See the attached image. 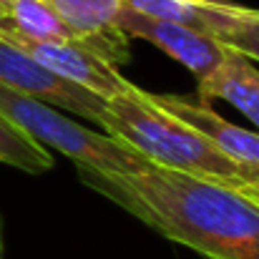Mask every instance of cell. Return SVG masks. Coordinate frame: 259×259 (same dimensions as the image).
Here are the masks:
<instances>
[{
  "mask_svg": "<svg viewBox=\"0 0 259 259\" xmlns=\"http://www.w3.org/2000/svg\"><path fill=\"white\" fill-rule=\"evenodd\" d=\"M76 171L91 189L206 259H259V206L232 189L156 164L136 174Z\"/></svg>",
  "mask_w": 259,
  "mask_h": 259,
  "instance_id": "1",
  "label": "cell"
},
{
  "mask_svg": "<svg viewBox=\"0 0 259 259\" xmlns=\"http://www.w3.org/2000/svg\"><path fill=\"white\" fill-rule=\"evenodd\" d=\"M101 128L156 166L189 174L232 191L259 179V169L222 154L201 131L159 108L146 91L134 83L123 93L106 98Z\"/></svg>",
  "mask_w": 259,
  "mask_h": 259,
  "instance_id": "2",
  "label": "cell"
},
{
  "mask_svg": "<svg viewBox=\"0 0 259 259\" xmlns=\"http://www.w3.org/2000/svg\"><path fill=\"white\" fill-rule=\"evenodd\" d=\"M0 116L35 144L68 156L76 166L108 174H136L151 161L108 134H98L63 116L58 108L0 86Z\"/></svg>",
  "mask_w": 259,
  "mask_h": 259,
  "instance_id": "3",
  "label": "cell"
},
{
  "mask_svg": "<svg viewBox=\"0 0 259 259\" xmlns=\"http://www.w3.org/2000/svg\"><path fill=\"white\" fill-rule=\"evenodd\" d=\"M0 86L38 98L53 108L71 111L98 126L106 116L103 96L53 73L51 68H46L43 63H38L33 56H28L5 38H0Z\"/></svg>",
  "mask_w": 259,
  "mask_h": 259,
  "instance_id": "4",
  "label": "cell"
},
{
  "mask_svg": "<svg viewBox=\"0 0 259 259\" xmlns=\"http://www.w3.org/2000/svg\"><path fill=\"white\" fill-rule=\"evenodd\" d=\"M116 25L128 38H141L146 43H154L159 51H164L174 61H179L184 68H189L196 78H204L206 73H211L232 51L229 43H224L209 33H201L196 28L171 23V20L149 18L131 8H121Z\"/></svg>",
  "mask_w": 259,
  "mask_h": 259,
  "instance_id": "5",
  "label": "cell"
},
{
  "mask_svg": "<svg viewBox=\"0 0 259 259\" xmlns=\"http://www.w3.org/2000/svg\"><path fill=\"white\" fill-rule=\"evenodd\" d=\"M0 38L10 40L13 46H18L20 51H25L28 56H33L38 63H43L46 68H51L53 73L88 88L103 98L118 96L131 86L113 63H108L106 58H101L93 48H88L83 43H63V40H35L28 35H20L15 30H10L8 25L0 23Z\"/></svg>",
  "mask_w": 259,
  "mask_h": 259,
  "instance_id": "6",
  "label": "cell"
},
{
  "mask_svg": "<svg viewBox=\"0 0 259 259\" xmlns=\"http://www.w3.org/2000/svg\"><path fill=\"white\" fill-rule=\"evenodd\" d=\"M149 98L166 113H171L176 118L186 121L189 126H194L196 131H201L229 159L244 166L259 169V131H249V128H242L227 121L209 103H201V101H189L174 93H149Z\"/></svg>",
  "mask_w": 259,
  "mask_h": 259,
  "instance_id": "7",
  "label": "cell"
},
{
  "mask_svg": "<svg viewBox=\"0 0 259 259\" xmlns=\"http://www.w3.org/2000/svg\"><path fill=\"white\" fill-rule=\"evenodd\" d=\"M58 18L116 68L128 61V35L116 25L121 0H46Z\"/></svg>",
  "mask_w": 259,
  "mask_h": 259,
  "instance_id": "8",
  "label": "cell"
},
{
  "mask_svg": "<svg viewBox=\"0 0 259 259\" xmlns=\"http://www.w3.org/2000/svg\"><path fill=\"white\" fill-rule=\"evenodd\" d=\"M199 101H227L244 113L259 131V68L254 61L232 46L229 56L204 78H199Z\"/></svg>",
  "mask_w": 259,
  "mask_h": 259,
  "instance_id": "9",
  "label": "cell"
},
{
  "mask_svg": "<svg viewBox=\"0 0 259 259\" xmlns=\"http://www.w3.org/2000/svg\"><path fill=\"white\" fill-rule=\"evenodd\" d=\"M121 3L123 8H131L149 18L181 23L201 33H209L214 38H222L242 10V5L224 0H121Z\"/></svg>",
  "mask_w": 259,
  "mask_h": 259,
  "instance_id": "10",
  "label": "cell"
},
{
  "mask_svg": "<svg viewBox=\"0 0 259 259\" xmlns=\"http://www.w3.org/2000/svg\"><path fill=\"white\" fill-rule=\"evenodd\" d=\"M0 23L8 25L10 30L28 35V38H35V40H63V43L88 46L76 30H71L58 18V13L46 0H10L0 13Z\"/></svg>",
  "mask_w": 259,
  "mask_h": 259,
  "instance_id": "11",
  "label": "cell"
},
{
  "mask_svg": "<svg viewBox=\"0 0 259 259\" xmlns=\"http://www.w3.org/2000/svg\"><path fill=\"white\" fill-rule=\"evenodd\" d=\"M0 164L38 176L51 171L56 159L48 149L35 144L30 136H25L20 128H15L0 116Z\"/></svg>",
  "mask_w": 259,
  "mask_h": 259,
  "instance_id": "12",
  "label": "cell"
},
{
  "mask_svg": "<svg viewBox=\"0 0 259 259\" xmlns=\"http://www.w3.org/2000/svg\"><path fill=\"white\" fill-rule=\"evenodd\" d=\"M219 40L239 48L252 61H259V10L242 8L239 15H237V20L229 25V30Z\"/></svg>",
  "mask_w": 259,
  "mask_h": 259,
  "instance_id": "13",
  "label": "cell"
},
{
  "mask_svg": "<svg viewBox=\"0 0 259 259\" xmlns=\"http://www.w3.org/2000/svg\"><path fill=\"white\" fill-rule=\"evenodd\" d=\"M237 194H242L244 199H249L254 206H259V179L257 181H249V184H244V186H239V189H234Z\"/></svg>",
  "mask_w": 259,
  "mask_h": 259,
  "instance_id": "14",
  "label": "cell"
},
{
  "mask_svg": "<svg viewBox=\"0 0 259 259\" xmlns=\"http://www.w3.org/2000/svg\"><path fill=\"white\" fill-rule=\"evenodd\" d=\"M5 227H3V217H0V259L5 257Z\"/></svg>",
  "mask_w": 259,
  "mask_h": 259,
  "instance_id": "15",
  "label": "cell"
},
{
  "mask_svg": "<svg viewBox=\"0 0 259 259\" xmlns=\"http://www.w3.org/2000/svg\"><path fill=\"white\" fill-rule=\"evenodd\" d=\"M8 3H10V0H0V8H5V5H8Z\"/></svg>",
  "mask_w": 259,
  "mask_h": 259,
  "instance_id": "16",
  "label": "cell"
},
{
  "mask_svg": "<svg viewBox=\"0 0 259 259\" xmlns=\"http://www.w3.org/2000/svg\"><path fill=\"white\" fill-rule=\"evenodd\" d=\"M0 13H3V8H0Z\"/></svg>",
  "mask_w": 259,
  "mask_h": 259,
  "instance_id": "17",
  "label": "cell"
}]
</instances>
